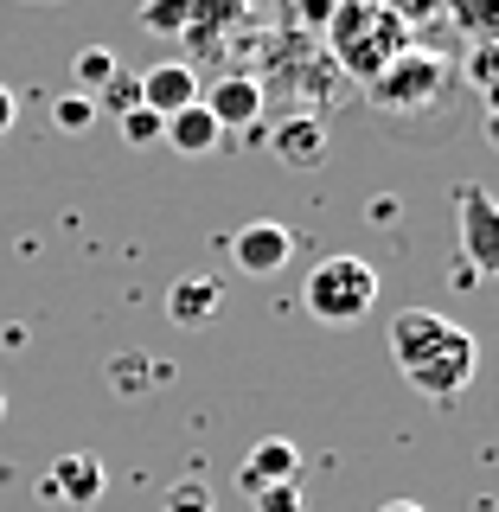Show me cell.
I'll return each mask as SVG.
<instances>
[{"instance_id": "1", "label": "cell", "mask_w": 499, "mask_h": 512, "mask_svg": "<svg viewBox=\"0 0 499 512\" xmlns=\"http://www.w3.org/2000/svg\"><path fill=\"white\" fill-rule=\"evenodd\" d=\"M391 359H397V372L410 378L416 397L455 404L480 372V340L461 320H448L436 308H404L391 320Z\"/></svg>"}, {"instance_id": "2", "label": "cell", "mask_w": 499, "mask_h": 512, "mask_svg": "<svg viewBox=\"0 0 499 512\" xmlns=\"http://www.w3.org/2000/svg\"><path fill=\"white\" fill-rule=\"evenodd\" d=\"M301 308L327 327H352L378 308V269L365 256H320L301 282Z\"/></svg>"}, {"instance_id": "3", "label": "cell", "mask_w": 499, "mask_h": 512, "mask_svg": "<svg viewBox=\"0 0 499 512\" xmlns=\"http://www.w3.org/2000/svg\"><path fill=\"white\" fill-rule=\"evenodd\" d=\"M455 90V64L423 52V45H404L384 71L372 77V103L391 109V116H436Z\"/></svg>"}, {"instance_id": "4", "label": "cell", "mask_w": 499, "mask_h": 512, "mask_svg": "<svg viewBox=\"0 0 499 512\" xmlns=\"http://www.w3.org/2000/svg\"><path fill=\"white\" fill-rule=\"evenodd\" d=\"M333 45H340V64L352 77H372L404 52V20H397L391 7H346L340 20H333Z\"/></svg>"}, {"instance_id": "5", "label": "cell", "mask_w": 499, "mask_h": 512, "mask_svg": "<svg viewBox=\"0 0 499 512\" xmlns=\"http://www.w3.org/2000/svg\"><path fill=\"white\" fill-rule=\"evenodd\" d=\"M455 224H461V256H468L474 276H493L499 269V205L480 180H455Z\"/></svg>"}, {"instance_id": "6", "label": "cell", "mask_w": 499, "mask_h": 512, "mask_svg": "<svg viewBox=\"0 0 499 512\" xmlns=\"http://www.w3.org/2000/svg\"><path fill=\"white\" fill-rule=\"evenodd\" d=\"M224 250H231L237 276H276V269H288V256H295V237H288V224H276V218H256V224L224 237Z\"/></svg>"}, {"instance_id": "7", "label": "cell", "mask_w": 499, "mask_h": 512, "mask_svg": "<svg viewBox=\"0 0 499 512\" xmlns=\"http://www.w3.org/2000/svg\"><path fill=\"white\" fill-rule=\"evenodd\" d=\"M199 103L212 109V122L231 135V128H256L263 122V84L256 77H244V71H224L212 90H199Z\"/></svg>"}, {"instance_id": "8", "label": "cell", "mask_w": 499, "mask_h": 512, "mask_svg": "<svg viewBox=\"0 0 499 512\" xmlns=\"http://www.w3.org/2000/svg\"><path fill=\"white\" fill-rule=\"evenodd\" d=\"M39 500H52V506H96V500H103V461H96V455H58L52 474L39 480Z\"/></svg>"}, {"instance_id": "9", "label": "cell", "mask_w": 499, "mask_h": 512, "mask_svg": "<svg viewBox=\"0 0 499 512\" xmlns=\"http://www.w3.org/2000/svg\"><path fill=\"white\" fill-rule=\"evenodd\" d=\"M282 480H301V448L288 436H263L244 461H237V487H244V493L282 487Z\"/></svg>"}, {"instance_id": "10", "label": "cell", "mask_w": 499, "mask_h": 512, "mask_svg": "<svg viewBox=\"0 0 499 512\" xmlns=\"http://www.w3.org/2000/svg\"><path fill=\"white\" fill-rule=\"evenodd\" d=\"M199 71H192L186 58H160L141 71V103L154 109V116H173V109H186V103H199Z\"/></svg>"}, {"instance_id": "11", "label": "cell", "mask_w": 499, "mask_h": 512, "mask_svg": "<svg viewBox=\"0 0 499 512\" xmlns=\"http://www.w3.org/2000/svg\"><path fill=\"white\" fill-rule=\"evenodd\" d=\"M160 141H167L180 160H205L224 141V128L212 122V109H205V103H186V109H173V116L160 122Z\"/></svg>"}, {"instance_id": "12", "label": "cell", "mask_w": 499, "mask_h": 512, "mask_svg": "<svg viewBox=\"0 0 499 512\" xmlns=\"http://www.w3.org/2000/svg\"><path fill=\"white\" fill-rule=\"evenodd\" d=\"M269 154H276L282 167H320V154H327V128H320V116H288V122H276Z\"/></svg>"}, {"instance_id": "13", "label": "cell", "mask_w": 499, "mask_h": 512, "mask_svg": "<svg viewBox=\"0 0 499 512\" xmlns=\"http://www.w3.org/2000/svg\"><path fill=\"white\" fill-rule=\"evenodd\" d=\"M218 308H224L218 276H180L167 288V320H173V327H205Z\"/></svg>"}, {"instance_id": "14", "label": "cell", "mask_w": 499, "mask_h": 512, "mask_svg": "<svg viewBox=\"0 0 499 512\" xmlns=\"http://www.w3.org/2000/svg\"><path fill=\"white\" fill-rule=\"evenodd\" d=\"M116 71H122V58L109 52V45H84V52L71 58V77H77V90H84V96H96Z\"/></svg>"}, {"instance_id": "15", "label": "cell", "mask_w": 499, "mask_h": 512, "mask_svg": "<svg viewBox=\"0 0 499 512\" xmlns=\"http://www.w3.org/2000/svg\"><path fill=\"white\" fill-rule=\"evenodd\" d=\"M192 20H199V0H148V7H141V26L167 32V39H180Z\"/></svg>"}, {"instance_id": "16", "label": "cell", "mask_w": 499, "mask_h": 512, "mask_svg": "<svg viewBox=\"0 0 499 512\" xmlns=\"http://www.w3.org/2000/svg\"><path fill=\"white\" fill-rule=\"evenodd\" d=\"M448 13H455V26L468 32V45H480V39H493L499 0H448Z\"/></svg>"}, {"instance_id": "17", "label": "cell", "mask_w": 499, "mask_h": 512, "mask_svg": "<svg viewBox=\"0 0 499 512\" xmlns=\"http://www.w3.org/2000/svg\"><path fill=\"white\" fill-rule=\"evenodd\" d=\"M96 116H103V109H96V96H84V90H64L58 103H52V122L64 128V135H84Z\"/></svg>"}, {"instance_id": "18", "label": "cell", "mask_w": 499, "mask_h": 512, "mask_svg": "<svg viewBox=\"0 0 499 512\" xmlns=\"http://www.w3.org/2000/svg\"><path fill=\"white\" fill-rule=\"evenodd\" d=\"M135 103H141V77L135 71H116L103 90H96V109H109V116H128Z\"/></svg>"}, {"instance_id": "19", "label": "cell", "mask_w": 499, "mask_h": 512, "mask_svg": "<svg viewBox=\"0 0 499 512\" xmlns=\"http://www.w3.org/2000/svg\"><path fill=\"white\" fill-rule=\"evenodd\" d=\"M116 122H122V141H128V148H154V141H160V122H167V116H154L148 103H135V109H128V116H116Z\"/></svg>"}, {"instance_id": "20", "label": "cell", "mask_w": 499, "mask_h": 512, "mask_svg": "<svg viewBox=\"0 0 499 512\" xmlns=\"http://www.w3.org/2000/svg\"><path fill=\"white\" fill-rule=\"evenodd\" d=\"M167 512H218V500H212L205 480H173V487H167Z\"/></svg>"}, {"instance_id": "21", "label": "cell", "mask_w": 499, "mask_h": 512, "mask_svg": "<svg viewBox=\"0 0 499 512\" xmlns=\"http://www.w3.org/2000/svg\"><path fill=\"white\" fill-rule=\"evenodd\" d=\"M256 512H301V480H282V487H263V493H250Z\"/></svg>"}, {"instance_id": "22", "label": "cell", "mask_w": 499, "mask_h": 512, "mask_svg": "<svg viewBox=\"0 0 499 512\" xmlns=\"http://www.w3.org/2000/svg\"><path fill=\"white\" fill-rule=\"evenodd\" d=\"M468 84H474L480 96H493V39L468 45Z\"/></svg>"}, {"instance_id": "23", "label": "cell", "mask_w": 499, "mask_h": 512, "mask_svg": "<svg viewBox=\"0 0 499 512\" xmlns=\"http://www.w3.org/2000/svg\"><path fill=\"white\" fill-rule=\"evenodd\" d=\"M148 378H154V372L135 359V352H122V359L109 365V384H116V391H148Z\"/></svg>"}, {"instance_id": "24", "label": "cell", "mask_w": 499, "mask_h": 512, "mask_svg": "<svg viewBox=\"0 0 499 512\" xmlns=\"http://www.w3.org/2000/svg\"><path fill=\"white\" fill-rule=\"evenodd\" d=\"M13 116H20V96H13L7 84H0V141L13 135Z\"/></svg>"}, {"instance_id": "25", "label": "cell", "mask_w": 499, "mask_h": 512, "mask_svg": "<svg viewBox=\"0 0 499 512\" xmlns=\"http://www.w3.org/2000/svg\"><path fill=\"white\" fill-rule=\"evenodd\" d=\"M397 218V199H372V224H391Z\"/></svg>"}, {"instance_id": "26", "label": "cell", "mask_w": 499, "mask_h": 512, "mask_svg": "<svg viewBox=\"0 0 499 512\" xmlns=\"http://www.w3.org/2000/svg\"><path fill=\"white\" fill-rule=\"evenodd\" d=\"M378 512H429V506H416V500H384Z\"/></svg>"}, {"instance_id": "27", "label": "cell", "mask_w": 499, "mask_h": 512, "mask_svg": "<svg viewBox=\"0 0 499 512\" xmlns=\"http://www.w3.org/2000/svg\"><path fill=\"white\" fill-rule=\"evenodd\" d=\"M0 423H7V397H0Z\"/></svg>"}]
</instances>
